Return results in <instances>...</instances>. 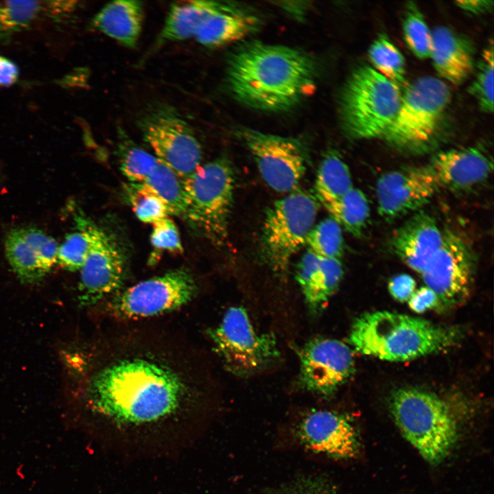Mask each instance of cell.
I'll use <instances>...</instances> for the list:
<instances>
[{"label": "cell", "mask_w": 494, "mask_h": 494, "mask_svg": "<svg viewBox=\"0 0 494 494\" xmlns=\"http://www.w3.org/2000/svg\"><path fill=\"white\" fill-rule=\"evenodd\" d=\"M261 21L257 14L240 5L227 2L200 26L194 38L207 47L237 41L258 30Z\"/></svg>", "instance_id": "23"}, {"label": "cell", "mask_w": 494, "mask_h": 494, "mask_svg": "<svg viewBox=\"0 0 494 494\" xmlns=\"http://www.w3.org/2000/svg\"><path fill=\"white\" fill-rule=\"evenodd\" d=\"M492 1H458L456 4L462 9L473 12L480 13L489 9L492 5L489 3Z\"/></svg>", "instance_id": "42"}, {"label": "cell", "mask_w": 494, "mask_h": 494, "mask_svg": "<svg viewBox=\"0 0 494 494\" xmlns=\"http://www.w3.org/2000/svg\"><path fill=\"white\" fill-rule=\"evenodd\" d=\"M72 1H0V43L33 28L41 19L62 22L77 7Z\"/></svg>", "instance_id": "22"}, {"label": "cell", "mask_w": 494, "mask_h": 494, "mask_svg": "<svg viewBox=\"0 0 494 494\" xmlns=\"http://www.w3.org/2000/svg\"><path fill=\"white\" fill-rule=\"evenodd\" d=\"M227 2L189 1L171 5L158 44L193 38L202 23L223 9Z\"/></svg>", "instance_id": "26"}, {"label": "cell", "mask_w": 494, "mask_h": 494, "mask_svg": "<svg viewBox=\"0 0 494 494\" xmlns=\"http://www.w3.org/2000/svg\"><path fill=\"white\" fill-rule=\"evenodd\" d=\"M295 434L307 449L335 459L355 456L357 434L349 417L326 410H312L298 423Z\"/></svg>", "instance_id": "17"}, {"label": "cell", "mask_w": 494, "mask_h": 494, "mask_svg": "<svg viewBox=\"0 0 494 494\" xmlns=\"http://www.w3.org/2000/svg\"><path fill=\"white\" fill-rule=\"evenodd\" d=\"M450 97L443 80L432 76L416 80L401 94L397 113L383 139L397 148L423 150L432 140Z\"/></svg>", "instance_id": "7"}, {"label": "cell", "mask_w": 494, "mask_h": 494, "mask_svg": "<svg viewBox=\"0 0 494 494\" xmlns=\"http://www.w3.org/2000/svg\"><path fill=\"white\" fill-rule=\"evenodd\" d=\"M56 239L35 228L11 230L5 240L7 260L24 283H35L44 278L57 262Z\"/></svg>", "instance_id": "18"}, {"label": "cell", "mask_w": 494, "mask_h": 494, "mask_svg": "<svg viewBox=\"0 0 494 494\" xmlns=\"http://www.w3.org/2000/svg\"><path fill=\"white\" fill-rule=\"evenodd\" d=\"M410 307L415 312L423 313L437 306L439 300L436 293L425 286L415 290L408 300Z\"/></svg>", "instance_id": "40"}, {"label": "cell", "mask_w": 494, "mask_h": 494, "mask_svg": "<svg viewBox=\"0 0 494 494\" xmlns=\"http://www.w3.org/2000/svg\"><path fill=\"white\" fill-rule=\"evenodd\" d=\"M91 246L80 269L78 299L83 307H91L108 299L119 289L125 262L115 241L104 231L83 219Z\"/></svg>", "instance_id": "14"}, {"label": "cell", "mask_w": 494, "mask_h": 494, "mask_svg": "<svg viewBox=\"0 0 494 494\" xmlns=\"http://www.w3.org/2000/svg\"><path fill=\"white\" fill-rule=\"evenodd\" d=\"M126 189L132 210L139 220L153 224L168 217L166 205L145 185L132 183Z\"/></svg>", "instance_id": "32"}, {"label": "cell", "mask_w": 494, "mask_h": 494, "mask_svg": "<svg viewBox=\"0 0 494 494\" xmlns=\"http://www.w3.org/2000/svg\"><path fill=\"white\" fill-rule=\"evenodd\" d=\"M159 161L144 150L131 144L121 147V171L132 183H142L156 168Z\"/></svg>", "instance_id": "35"}, {"label": "cell", "mask_w": 494, "mask_h": 494, "mask_svg": "<svg viewBox=\"0 0 494 494\" xmlns=\"http://www.w3.org/2000/svg\"><path fill=\"white\" fill-rule=\"evenodd\" d=\"M150 241L158 252L167 251L176 254L183 251L178 229L168 217L153 224Z\"/></svg>", "instance_id": "37"}, {"label": "cell", "mask_w": 494, "mask_h": 494, "mask_svg": "<svg viewBox=\"0 0 494 494\" xmlns=\"http://www.w3.org/2000/svg\"><path fill=\"white\" fill-rule=\"evenodd\" d=\"M305 244L320 257L340 259L344 246L342 228L331 217L326 218L313 226Z\"/></svg>", "instance_id": "31"}, {"label": "cell", "mask_w": 494, "mask_h": 494, "mask_svg": "<svg viewBox=\"0 0 494 494\" xmlns=\"http://www.w3.org/2000/svg\"><path fill=\"white\" fill-rule=\"evenodd\" d=\"M80 221V231L67 235L58 248L57 262L69 271L80 270L90 250L89 233L83 219Z\"/></svg>", "instance_id": "33"}, {"label": "cell", "mask_w": 494, "mask_h": 494, "mask_svg": "<svg viewBox=\"0 0 494 494\" xmlns=\"http://www.w3.org/2000/svg\"><path fill=\"white\" fill-rule=\"evenodd\" d=\"M416 289L414 279L407 274L393 277L388 283V290L391 296L399 302L408 301Z\"/></svg>", "instance_id": "39"}, {"label": "cell", "mask_w": 494, "mask_h": 494, "mask_svg": "<svg viewBox=\"0 0 494 494\" xmlns=\"http://www.w3.org/2000/svg\"><path fill=\"white\" fill-rule=\"evenodd\" d=\"M142 183L164 202L169 213L186 218L187 203L183 180L172 169L159 161Z\"/></svg>", "instance_id": "29"}, {"label": "cell", "mask_w": 494, "mask_h": 494, "mask_svg": "<svg viewBox=\"0 0 494 494\" xmlns=\"http://www.w3.org/2000/svg\"><path fill=\"white\" fill-rule=\"evenodd\" d=\"M368 57L381 75L399 87L405 82V60L396 46L384 34H380L368 49Z\"/></svg>", "instance_id": "30"}, {"label": "cell", "mask_w": 494, "mask_h": 494, "mask_svg": "<svg viewBox=\"0 0 494 494\" xmlns=\"http://www.w3.org/2000/svg\"><path fill=\"white\" fill-rule=\"evenodd\" d=\"M473 266L472 252L467 242L455 233L445 231L439 248L420 274L439 302L450 305L468 293Z\"/></svg>", "instance_id": "15"}, {"label": "cell", "mask_w": 494, "mask_h": 494, "mask_svg": "<svg viewBox=\"0 0 494 494\" xmlns=\"http://www.w3.org/2000/svg\"><path fill=\"white\" fill-rule=\"evenodd\" d=\"M405 40L413 54L421 59L430 56L432 33L421 13L410 6L403 23Z\"/></svg>", "instance_id": "34"}, {"label": "cell", "mask_w": 494, "mask_h": 494, "mask_svg": "<svg viewBox=\"0 0 494 494\" xmlns=\"http://www.w3.org/2000/svg\"><path fill=\"white\" fill-rule=\"evenodd\" d=\"M197 292L193 275L186 269H176L115 294L108 300L106 309L120 321H144L186 305Z\"/></svg>", "instance_id": "10"}, {"label": "cell", "mask_w": 494, "mask_h": 494, "mask_svg": "<svg viewBox=\"0 0 494 494\" xmlns=\"http://www.w3.org/2000/svg\"><path fill=\"white\" fill-rule=\"evenodd\" d=\"M318 209L314 196L299 190L277 200L267 209L261 249L266 263L277 274L287 270L292 257L305 244Z\"/></svg>", "instance_id": "8"}, {"label": "cell", "mask_w": 494, "mask_h": 494, "mask_svg": "<svg viewBox=\"0 0 494 494\" xmlns=\"http://www.w3.org/2000/svg\"><path fill=\"white\" fill-rule=\"evenodd\" d=\"M106 329L82 358L80 407L104 442L160 450L191 436L210 387L198 348L178 331L148 321Z\"/></svg>", "instance_id": "1"}, {"label": "cell", "mask_w": 494, "mask_h": 494, "mask_svg": "<svg viewBox=\"0 0 494 494\" xmlns=\"http://www.w3.org/2000/svg\"><path fill=\"white\" fill-rule=\"evenodd\" d=\"M470 93L478 100L481 109L493 110V47L489 46L483 52L478 73L470 87Z\"/></svg>", "instance_id": "36"}, {"label": "cell", "mask_w": 494, "mask_h": 494, "mask_svg": "<svg viewBox=\"0 0 494 494\" xmlns=\"http://www.w3.org/2000/svg\"><path fill=\"white\" fill-rule=\"evenodd\" d=\"M325 207L341 227L355 237L362 235L369 219L370 207L362 191L353 187Z\"/></svg>", "instance_id": "28"}, {"label": "cell", "mask_w": 494, "mask_h": 494, "mask_svg": "<svg viewBox=\"0 0 494 494\" xmlns=\"http://www.w3.org/2000/svg\"><path fill=\"white\" fill-rule=\"evenodd\" d=\"M344 270L340 259L322 258L307 250L298 263L296 279L312 315L322 311L338 289Z\"/></svg>", "instance_id": "21"}, {"label": "cell", "mask_w": 494, "mask_h": 494, "mask_svg": "<svg viewBox=\"0 0 494 494\" xmlns=\"http://www.w3.org/2000/svg\"><path fill=\"white\" fill-rule=\"evenodd\" d=\"M428 165L440 187L453 191L467 190L479 185L493 170L492 159L473 147L439 152Z\"/></svg>", "instance_id": "19"}, {"label": "cell", "mask_w": 494, "mask_h": 494, "mask_svg": "<svg viewBox=\"0 0 494 494\" xmlns=\"http://www.w3.org/2000/svg\"><path fill=\"white\" fill-rule=\"evenodd\" d=\"M399 87L373 67L355 71L343 90L340 114L346 133L355 139L382 137L399 107Z\"/></svg>", "instance_id": "5"}, {"label": "cell", "mask_w": 494, "mask_h": 494, "mask_svg": "<svg viewBox=\"0 0 494 494\" xmlns=\"http://www.w3.org/2000/svg\"><path fill=\"white\" fill-rule=\"evenodd\" d=\"M19 71L16 64L10 59L0 56V86L14 84L19 78Z\"/></svg>", "instance_id": "41"}, {"label": "cell", "mask_w": 494, "mask_h": 494, "mask_svg": "<svg viewBox=\"0 0 494 494\" xmlns=\"http://www.w3.org/2000/svg\"><path fill=\"white\" fill-rule=\"evenodd\" d=\"M391 414L404 437L428 462H440L458 436L456 419L447 403L435 393L416 388L394 391Z\"/></svg>", "instance_id": "4"}, {"label": "cell", "mask_w": 494, "mask_h": 494, "mask_svg": "<svg viewBox=\"0 0 494 494\" xmlns=\"http://www.w3.org/2000/svg\"><path fill=\"white\" fill-rule=\"evenodd\" d=\"M298 384L301 388L324 398L333 396L354 370L351 349L344 342L314 338L298 351Z\"/></svg>", "instance_id": "13"}, {"label": "cell", "mask_w": 494, "mask_h": 494, "mask_svg": "<svg viewBox=\"0 0 494 494\" xmlns=\"http://www.w3.org/2000/svg\"><path fill=\"white\" fill-rule=\"evenodd\" d=\"M138 125L156 158L183 180L201 165V146L190 125L172 106H154L143 113Z\"/></svg>", "instance_id": "11"}, {"label": "cell", "mask_w": 494, "mask_h": 494, "mask_svg": "<svg viewBox=\"0 0 494 494\" xmlns=\"http://www.w3.org/2000/svg\"><path fill=\"white\" fill-rule=\"evenodd\" d=\"M143 19L141 1L119 0L108 3L94 16L99 31L127 47H134L139 38Z\"/></svg>", "instance_id": "25"}, {"label": "cell", "mask_w": 494, "mask_h": 494, "mask_svg": "<svg viewBox=\"0 0 494 494\" xmlns=\"http://www.w3.org/2000/svg\"><path fill=\"white\" fill-rule=\"evenodd\" d=\"M432 33L430 56L438 74L454 84L462 83L473 69L471 51L466 43L446 27Z\"/></svg>", "instance_id": "24"}, {"label": "cell", "mask_w": 494, "mask_h": 494, "mask_svg": "<svg viewBox=\"0 0 494 494\" xmlns=\"http://www.w3.org/2000/svg\"><path fill=\"white\" fill-rule=\"evenodd\" d=\"M214 351L225 368L238 377H248L274 364L281 355L275 336L259 333L246 311L233 306L209 331Z\"/></svg>", "instance_id": "9"}, {"label": "cell", "mask_w": 494, "mask_h": 494, "mask_svg": "<svg viewBox=\"0 0 494 494\" xmlns=\"http://www.w3.org/2000/svg\"><path fill=\"white\" fill-rule=\"evenodd\" d=\"M455 330L388 311L365 313L351 326L347 342L357 352L404 362L442 351L456 340Z\"/></svg>", "instance_id": "3"}, {"label": "cell", "mask_w": 494, "mask_h": 494, "mask_svg": "<svg viewBox=\"0 0 494 494\" xmlns=\"http://www.w3.org/2000/svg\"><path fill=\"white\" fill-rule=\"evenodd\" d=\"M443 235L434 217L419 212L395 231L391 248L405 265L420 274L439 248Z\"/></svg>", "instance_id": "20"}, {"label": "cell", "mask_w": 494, "mask_h": 494, "mask_svg": "<svg viewBox=\"0 0 494 494\" xmlns=\"http://www.w3.org/2000/svg\"><path fill=\"white\" fill-rule=\"evenodd\" d=\"M239 137L252 154L259 172L272 189L295 191L307 170L308 155L299 139L242 128Z\"/></svg>", "instance_id": "12"}, {"label": "cell", "mask_w": 494, "mask_h": 494, "mask_svg": "<svg viewBox=\"0 0 494 494\" xmlns=\"http://www.w3.org/2000/svg\"><path fill=\"white\" fill-rule=\"evenodd\" d=\"M351 174L339 155L328 153L322 160L314 183V197L324 207L353 188Z\"/></svg>", "instance_id": "27"}, {"label": "cell", "mask_w": 494, "mask_h": 494, "mask_svg": "<svg viewBox=\"0 0 494 494\" xmlns=\"http://www.w3.org/2000/svg\"><path fill=\"white\" fill-rule=\"evenodd\" d=\"M186 219L215 244L224 243L233 204L235 174L229 161L219 158L200 165L183 180Z\"/></svg>", "instance_id": "6"}, {"label": "cell", "mask_w": 494, "mask_h": 494, "mask_svg": "<svg viewBox=\"0 0 494 494\" xmlns=\"http://www.w3.org/2000/svg\"><path fill=\"white\" fill-rule=\"evenodd\" d=\"M440 188L429 165L388 172L376 183L378 212L395 219L424 206Z\"/></svg>", "instance_id": "16"}, {"label": "cell", "mask_w": 494, "mask_h": 494, "mask_svg": "<svg viewBox=\"0 0 494 494\" xmlns=\"http://www.w3.org/2000/svg\"><path fill=\"white\" fill-rule=\"evenodd\" d=\"M316 69L311 58L296 49L251 42L231 56L227 81L241 102L266 111L292 108L310 93Z\"/></svg>", "instance_id": "2"}, {"label": "cell", "mask_w": 494, "mask_h": 494, "mask_svg": "<svg viewBox=\"0 0 494 494\" xmlns=\"http://www.w3.org/2000/svg\"><path fill=\"white\" fill-rule=\"evenodd\" d=\"M274 494H336V492L324 476L306 475L286 484Z\"/></svg>", "instance_id": "38"}]
</instances>
